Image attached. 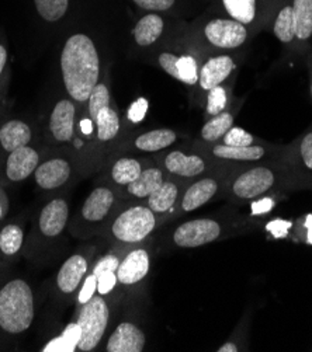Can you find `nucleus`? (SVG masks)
<instances>
[{"label": "nucleus", "mask_w": 312, "mask_h": 352, "mask_svg": "<svg viewBox=\"0 0 312 352\" xmlns=\"http://www.w3.org/2000/svg\"><path fill=\"white\" fill-rule=\"evenodd\" d=\"M61 70L66 91L75 101L86 102L98 83L100 58L85 34L69 38L61 54Z\"/></svg>", "instance_id": "obj_1"}, {"label": "nucleus", "mask_w": 312, "mask_h": 352, "mask_svg": "<svg viewBox=\"0 0 312 352\" xmlns=\"http://www.w3.org/2000/svg\"><path fill=\"white\" fill-rule=\"evenodd\" d=\"M34 320V296L23 279H13L0 289V329L8 334H21Z\"/></svg>", "instance_id": "obj_2"}, {"label": "nucleus", "mask_w": 312, "mask_h": 352, "mask_svg": "<svg viewBox=\"0 0 312 352\" xmlns=\"http://www.w3.org/2000/svg\"><path fill=\"white\" fill-rule=\"evenodd\" d=\"M109 318V306L100 295L83 303L78 318V326L81 327V338L78 341L79 351L89 352L98 345L107 329Z\"/></svg>", "instance_id": "obj_3"}, {"label": "nucleus", "mask_w": 312, "mask_h": 352, "mask_svg": "<svg viewBox=\"0 0 312 352\" xmlns=\"http://www.w3.org/2000/svg\"><path fill=\"white\" fill-rule=\"evenodd\" d=\"M156 226L155 212L147 206H132L114 221L113 234L125 243L144 240Z\"/></svg>", "instance_id": "obj_4"}, {"label": "nucleus", "mask_w": 312, "mask_h": 352, "mask_svg": "<svg viewBox=\"0 0 312 352\" xmlns=\"http://www.w3.org/2000/svg\"><path fill=\"white\" fill-rule=\"evenodd\" d=\"M204 35L217 48L235 50L247 41L248 30L233 19H214L204 27Z\"/></svg>", "instance_id": "obj_5"}, {"label": "nucleus", "mask_w": 312, "mask_h": 352, "mask_svg": "<svg viewBox=\"0 0 312 352\" xmlns=\"http://www.w3.org/2000/svg\"><path fill=\"white\" fill-rule=\"evenodd\" d=\"M221 226L211 219H194L180 225L173 234V240L183 249H194L218 239Z\"/></svg>", "instance_id": "obj_6"}, {"label": "nucleus", "mask_w": 312, "mask_h": 352, "mask_svg": "<svg viewBox=\"0 0 312 352\" xmlns=\"http://www.w3.org/2000/svg\"><path fill=\"white\" fill-rule=\"evenodd\" d=\"M274 184V174L266 167H256L235 180L232 191L242 199H251L269 191Z\"/></svg>", "instance_id": "obj_7"}, {"label": "nucleus", "mask_w": 312, "mask_h": 352, "mask_svg": "<svg viewBox=\"0 0 312 352\" xmlns=\"http://www.w3.org/2000/svg\"><path fill=\"white\" fill-rule=\"evenodd\" d=\"M40 156L32 148L23 146L9 153L6 160V175L10 182H23L36 171Z\"/></svg>", "instance_id": "obj_8"}, {"label": "nucleus", "mask_w": 312, "mask_h": 352, "mask_svg": "<svg viewBox=\"0 0 312 352\" xmlns=\"http://www.w3.org/2000/svg\"><path fill=\"white\" fill-rule=\"evenodd\" d=\"M50 129L58 142H69L75 129V105L69 100H61L52 110Z\"/></svg>", "instance_id": "obj_9"}, {"label": "nucleus", "mask_w": 312, "mask_h": 352, "mask_svg": "<svg viewBox=\"0 0 312 352\" xmlns=\"http://www.w3.org/2000/svg\"><path fill=\"white\" fill-rule=\"evenodd\" d=\"M145 346V336L132 323H121L110 336L106 351L109 352H141Z\"/></svg>", "instance_id": "obj_10"}, {"label": "nucleus", "mask_w": 312, "mask_h": 352, "mask_svg": "<svg viewBox=\"0 0 312 352\" xmlns=\"http://www.w3.org/2000/svg\"><path fill=\"white\" fill-rule=\"evenodd\" d=\"M235 69V62L228 55H220L208 59L201 67L198 75V83L202 90L210 91L220 86Z\"/></svg>", "instance_id": "obj_11"}, {"label": "nucleus", "mask_w": 312, "mask_h": 352, "mask_svg": "<svg viewBox=\"0 0 312 352\" xmlns=\"http://www.w3.org/2000/svg\"><path fill=\"white\" fill-rule=\"evenodd\" d=\"M149 271V256L144 249H138L131 252L123 263H120L117 270L118 283L124 285H134L140 283L147 276Z\"/></svg>", "instance_id": "obj_12"}, {"label": "nucleus", "mask_w": 312, "mask_h": 352, "mask_svg": "<svg viewBox=\"0 0 312 352\" xmlns=\"http://www.w3.org/2000/svg\"><path fill=\"white\" fill-rule=\"evenodd\" d=\"M36 182L44 190H55L71 177V166L63 159H51L36 168Z\"/></svg>", "instance_id": "obj_13"}, {"label": "nucleus", "mask_w": 312, "mask_h": 352, "mask_svg": "<svg viewBox=\"0 0 312 352\" xmlns=\"http://www.w3.org/2000/svg\"><path fill=\"white\" fill-rule=\"evenodd\" d=\"M69 217V208L66 201L56 198L51 201L40 215V230L48 237H56L66 226Z\"/></svg>", "instance_id": "obj_14"}, {"label": "nucleus", "mask_w": 312, "mask_h": 352, "mask_svg": "<svg viewBox=\"0 0 312 352\" xmlns=\"http://www.w3.org/2000/svg\"><path fill=\"white\" fill-rule=\"evenodd\" d=\"M86 271H87V261L85 260V257L79 254L69 257L62 264L56 276V285L59 291L63 294L75 292L81 285Z\"/></svg>", "instance_id": "obj_15"}, {"label": "nucleus", "mask_w": 312, "mask_h": 352, "mask_svg": "<svg viewBox=\"0 0 312 352\" xmlns=\"http://www.w3.org/2000/svg\"><path fill=\"white\" fill-rule=\"evenodd\" d=\"M114 204V195L112 190L98 187L90 192L82 206V215L89 222H100L106 218Z\"/></svg>", "instance_id": "obj_16"}, {"label": "nucleus", "mask_w": 312, "mask_h": 352, "mask_svg": "<svg viewBox=\"0 0 312 352\" xmlns=\"http://www.w3.org/2000/svg\"><path fill=\"white\" fill-rule=\"evenodd\" d=\"M31 140L30 126L19 120H12L0 128V148L10 153L19 148L27 146Z\"/></svg>", "instance_id": "obj_17"}, {"label": "nucleus", "mask_w": 312, "mask_h": 352, "mask_svg": "<svg viewBox=\"0 0 312 352\" xmlns=\"http://www.w3.org/2000/svg\"><path fill=\"white\" fill-rule=\"evenodd\" d=\"M165 166L170 173L182 175V177H194V175L201 174L205 168V164L201 157L194 155L187 156L179 151L167 155Z\"/></svg>", "instance_id": "obj_18"}, {"label": "nucleus", "mask_w": 312, "mask_h": 352, "mask_svg": "<svg viewBox=\"0 0 312 352\" xmlns=\"http://www.w3.org/2000/svg\"><path fill=\"white\" fill-rule=\"evenodd\" d=\"M165 23L160 16L158 14H147L132 30V35L140 47H149L152 45L163 32Z\"/></svg>", "instance_id": "obj_19"}, {"label": "nucleus", "mask_w": 312, "mask_h": 352, "mask_svg": "<svg viewBox=\"0 0 312 352\" xmlns=\"http://www.w3.org/2000/svg\"><path fill=\"white\" fill-rule=\"evenodd\" d=\"M218 190L217 182L213 179H204L201 182L194 183L185 194L182 201V208L186 212H191V210L202 206L210 201Z\"/></svg>", "instance_id": "obj_20"}, {"label": "nucleus", "mask_w": 312, "mask_h": 352, "mask_svg": "<svg viewBox=\"0 0 312 352\" xmlns=\"http://www.w3.org/2000/svg\"><path fill=\"white\" fill-rule=\"evenodd\" d=\"M178 135L171 129H154L135 139V148L144 152L162 151L176 142Z\"/></svg>", "instance_id": "obj_21"}, {"label": "nucleus", "mask_w": 312, "mask_h": 352, "mask_svg": "<svg viewBox=\"0 0 312 352\" xmlns=\"http://www.w3.org/2000/svg\"><path fill=\"white\" fill-rule=\"evenodd\" d=\"M92 122L97 128V138L101 142H109V140L114 139L120 131V117L110 107V104L103 105Z\"/></svg>", "instance_id": "obj_22"}, {"label": "nucleus", "mask_w": 312, "mask_h": 352, "mask_svg": "<svg viewBox=\"0 0 312 352\" xmlns=\"http://www.w3.org/2000/svg\"><path fill=\"white\" fill-rule=\"evenodd\" d=\"M163 184V174L159 168H147L143 170L140 177L129 183L128 192L138 198L149 197L152 192H155L160 186Z\"/></svg>", "instance_id": "obj_23"}, {"label": "nucleus", "mask_w": 312, "mask_h": 352, "mask_svg": "<svg viewBox=\"0 0 312 352\" xmlns=\"http://www.w3.org/2000/svg\"><path fill=\"white\" fill-rule=\"evenodd\" d=\"M295 38L306 41L312 37V0H293Z\"/></svg>", "instance_id": "obj_24"}, {"label": "nucleus", "mask_w": 312, "mask_h": 352, "mask_svg": "<svg viewBox=\"0 0 312 352\" xmlns=\"http://www.w3.org/2000/svg\"><path fill=\"white\" fill-rule=\"evenodd\" d=\"M213 153L220 159L253 162V160H260L264 156V149L258 145H251V146L218 145L213 149Z\"/></svg>", "instance_id": "obj_25"}, {"label": "nucleus", "mask_w": 312, "mask_h": 352, "mask_svg": "<svg viewBox=\"0 0 312 352\" xmlns=\"http://www.w3.org/2000/svg\"><path fill=\"white\" fill-rule=\"evenodd\" d=\"M179 190L173 183L163 182V184L148 197L149 208L154 210L155 214H162L169 210L173 204L176 202Z\"/></svg>", "instance_id": "obj_26"}, {"label": "nucleus", "mask_w": 312, "mask_h": 352, "mask_svg": "<svg viewBox=\"0 0 312 352\" xmlns=\"http://www.w3.org/2000/svg\"><path fill=\"white\" fill-rule=\"evenodd\" d=\"M273 31H274L275 38L280 43L290 44L291 41L295 40V23H294L291 5H287L283 9H280L279 14L275 17Z\"/></svg>", "instance_id": "obj_27"}, {"label": "nucleus", "mask_w": 312, "mask_h": 352, "mask_svg": "<svg viewBox=\"0 0 312 352\" xmlns=\"http://www.w3.org/2000/svg\"><path fill=\"white\" fill-rule=\"evenodd\" d=\"M228 16L242 24H251L256 17V0H222Z\"/></svg>", "instance_id": "obj_28"}, {"label": "nucleus", "mask_w": 312, "mask_h": 352, "mask_svg": "<svg viewBox=\"0 0 312 352\" xmlns=\"http://www.w3.org/2000/svg\"><path fill=\"white\" fill-rule=\"evenodd\" d=\"M232 125H233L232 114L222 111L221 114L214 116L202 126L201 138L207 140V142H214V140L224 138V135L232 128Z\"/></svg>", "instance_id": "obj_29"}, {"label": "nucleus", "mask_w": 312, "mask_h": 352, "mask_svg": "<svg viewBox=\"0 0 312 352\" xmlns=\"http://www.w3.org/2000/svg\"><path fill=\"white\" fill-rule=\"evenodd\" d=\"M143 173V167L140 162L135 159L124 157L120 159L112 168V177L117 184L128 186L134 180L140 177V174Z\"/></svg>", "instance_id": "obj_30"}, {"label": "nucleus", "mask_w": 312, "mask_h": 352, "mask_svg": "<svg viewBox=\"0 0 312 352\" xmlns=\"http://www.w3.org/2000/svg\"><path fill=\"white\" fill-rule=\"evenodd\" d=\"M81 338V327L76 324L69 326L63 334L44 346V352H72L78 349V341Z\"/></svg>", "instance_id": "obj_31"}, {"label": "nucleus", "mask_w": 312, "mask_h": 352, "mask_svg": "<svg viewBox=\"0 0 312 352\" xmlns=\"http://www.w3.org/2000/svg\"><path fill=\"white\" fill-rule=\"evenodd\" d=\"M23 230L17 225H8L0 230V252L5 256H14L23 245Z\"/></svg>", "instance_id": "obj_32"}, {"label": "nucleus", "mask_w": 312, "mask_h": 352, "mask_svg": "<svg viewBox=\"0 0 312 352\" xmlns=\"http://www.w3.org/2000/svg\"><path fill=\"white\" fill-rule=\"evenodd\" d=\"M37 12L47 21H58L67 10L69 0H34Z\"/></svg>", "instance_id": "obj_33"}, {"label": "nucleus", "mask_w": 312, "mask_h": 352, "mask_svg": "<svg viewBox=\"0 0 312 352\" xmlns=\"http://www.w3.org/2000/svg\"><path fill=\"white\" fill-rule=\"evenodd\" d=\"M179 69V80L186 85H194L198 82V70L197 62L193 56H180L178 62Z\"/></svg>", "instance_id": "obj_34"}, {"label": "nucleus", "mask_w": 312, "mask_h": 352, "mask_svg": "<svg viewBox=\"0 0 312 352\" xmlns=\"http://www.w3.org/2000/svg\"><path fill=\"white\" fill-rule=\"evenodd\" d=\"M227 107V91L224 87L217 86L210 90L207 98V113L210 116L221 114Z\"/></svg>", "instance_id": "obj_35"}, {"label": "nucleus", "mask_w": 312, "mask_h": 352, "mask_svg": "<svg viewBox=\"0 0 312 352\" xmlns=\"http://www.w3.org/2000/svg\"><path fill=\"white\" fill-rule=\"evenodd\" d=\"M255 142V138L245 129L232 126L224 135V145L227 146H251Z\"/></svg>", "instance_id": "obj_36"}, {"label": "nucleus", "mask_w": 312, "mask_h": 352, "mask_svg": "<svg viewBox=\"0 0 312 352\" xmlns=\"http://www.w3.org/2000/svg\"><path fill=\"white\" fill-rule=\"evenodd\" d=\"M132 2L148 12H165L175 5L176 0H132Z\"/></svg>", "instance_id": "obj_37"}, {"label": "nucleus", "mask_w": 312, "mask_h": 352, "mask_svg": "<svg viewBox=\"0 0 312 352\" xmlns=\"http://www.w3.org/2000/svg\"><path fill=\"white\" fill-rule=\"evenodd\" d=\"M180 56H176L173 54H167L163 52L159 55V65L160 67L165 70L167 75H170L171 78H175L179 80V69H178V62H179Z\"/></svg>", "instance_id": "obj_38"}, {"label": "nucleus", "mask_w": 312, "mask_h": 352, "mask_svg": "<svg viewBox=\"0 0 312 352\" xmlns=\"http://www.w3.org/2000/svg\"><path fill=\"white\" fill-rule=\"evenodd\" d=\"M148 110V101L147 98H138L128 110V120L131 122H141L147 114Z\"/></svg>", "instance_id": "obj_39"}, {"label": "nucleus", "mask_w": 312, "mask_h": 352, "mask_svg": "<svg viewBox=\"0 0 312 352\" xmlns=\"http://www.w3.org/2000/svg\"><path fill=\"white\" fill-rule=\"evenodd\" d=\"M96 291H97V276H96L94 274H90V275L85 279L83 287H82V289H81V292H79V296H78L79 303L83 305V303L89 302V300L94 296Z\"/></svg>", "instance_id": "obj_40"}, {"label": "nucleus", "mask_w": 312, "mask_h": 352, "mask_svg": "<svg viewBox=\"0 0 312 352\" xmlns=\"http://www.w3.org/2000/svg\"><path fill=\"white\" fill-rule=\"evenodd\" d=\"M118 265H120V260L116 256H107L96 264L93 274L98 278L100 275L106 272H117Z\"/></svg>", "instance_id": "obj_41"}, {"label": "nucleus", "mask_w": 312, "mask_h": 352, "mask_svg": "<svg viewBox=\"0 0 312 352\" xmlns=\"http://www.w3.org/2000/svg\"><path fill=\"white\" fill-rule=\"evenodd\" d=\"M117 274L116 272H106L97 278V291L100 295L109 294L117 284Z\"/></svg>", "instance_id": "obj_42"}, {"label": "nucleus", "mask_w": 312, "mask_h": 352, "mask_svg": "<svg viewBox=\"0 0 312 352\" xmlns=\"http://www.w3.org/2000/svg\"><path fill=\"white\" fill-rule=\"evenodd\" d=\"M300 153L304 160V164L312 170V132L306 133L302 138V142L300 145Z\"/></svg>", "instance_id": "obj_43"}, {"label": "nucleus", "mask_w": 312, "mask_h": 352, "mask_svg": "<svg viewBox=\"0 0 312 352\" xmlns=\"http://www.w3.org/2000/svg\"><path fill=\"white\" fill-rule=\"evenodd\" d=\"M271 206H273V201L269 198H264L252 205V212H253V215H259V214L267 212V210L271 209Z\"/></svg>", "instance_id": "obj_44"}, {"label": "nucleus", "mask_w": 312, "mask_h": 352, "mask_svg": "<svg viewBox=\"0 0 312 352\" xmlns=\"http://www.w3.org/2000/svg\"><path fill=\"white\" fill-rule=\"evenodd\" d=\"M6 62H8V50L3 45H0V76L3 74Z\"/></svg>", "instance_id": "obj_45"}, {"label": "nucleus", "mask_w": 312, "mask_h": 352, "mask_svg": "<svg viewBox=\"0 0 312 352\" xmlns=\"http://www.w3.org/2000/svg\"><path fill=\"white\" fill-rule=\"evenodd\" d=\"M217 351H218V352H236V351H238V346H236L233 342H227V344L221 345Z\"/></svg>", "instance_id": "obj_46"}, {"label": "nucleus", "mask_w": 312, "mask_h": 352, "mask_svg": "<svg viewBox=\"0 0 312 352\" xmlns=\"http://www.w3.org/2000/svg\"><path fill=\"white\" fill-rule=\"evenodd\" d=\"M306 223H308V229H309V233H308L309 239H308V241L312 243V215L308 217V222Z\"/></svg>", "instance_id": "obj_47"}, {"label": "nucleus", "mask_w": 312, "mask_h": 352, "mask_svg": "<svg viewBox=\"0 0 312 352\" xmlns=\"http://www.w3.org/2000/svg\"><path fill=\"white\" fill-rule=\"evenodd\" d=\"M311 96H312V85H311Z\"/></svg>", "instance_id": "obj_48"}]
</instances>
